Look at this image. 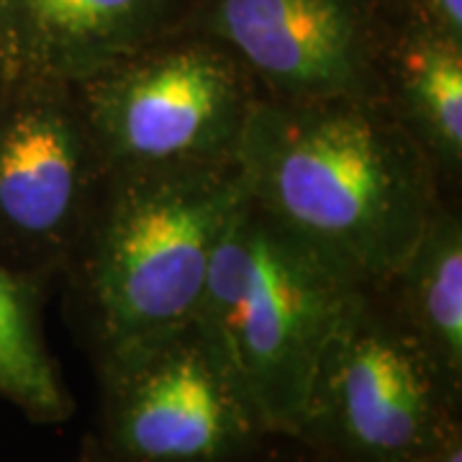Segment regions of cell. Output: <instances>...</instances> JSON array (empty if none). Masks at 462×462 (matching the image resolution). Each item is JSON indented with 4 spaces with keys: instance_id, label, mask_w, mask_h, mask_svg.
<instances>
[{
    "instance_id": "6da1fadb",
    "label": "cell",
    "mask_w": 462,
    "mask_h": 462,
    "mask_svg": "<svg viewBox=\"0 0 462 462\" xmlns=\"http://www.w3.org/2000/svg\"><path fill=\"white\" fill-rule=\"evenodd\" d=\"M236 165L264 214L360 288L393 275L439 203L437 170L388 98L257 96Z\"/></svg>"
},
{
    "instance_id": "7a4b0ae2",
    "label": "cell",
    "mask_w": 462,
    "mask_h": 462,
    "mask_svg": "<svg viewBox=\"0 0 462 462\" xmlns=\"http://www.w3.org/2000/svg\"><path fill=\"white\" fill-rule=\"evenodd\" d=\"M245 193L236 162L108 172L69 263L100 360L193 324Z\"/></svg>"
},
{
    "instance_id": "3957f363",
    "label": "cell",
    "mask_w": 462,
    "mask_h": 462,
    "mask_svg": "<svg viewBox=\"0 0 462 462\" xmlns=\"http://www.w3.org/2000/svg\"><path fill=\"white\" fill-rule=\"evenodd\" d=\"M357 288L245 193L193 324L267 434L298 437L321 349Z\"/></svg>"
},
{
    "instance_id": "277c9868",
    "label": "cell",
    "mask_w": 462,
    "mask_h": 462,
    "mask_svg": "<svg viewBox=\"0 0 462 462\" xmlns=\"http://www.w3.org/2000/svg\"><path fill=\"white\" fill-rule=\"evenodd\" d=\"M457 401L383 288H357L321 349L298 437L345 462H419L460 434Z\"/></svg>"
},
{
    "instance_id": "5b68a950",
    "label": "cell",
    "mask_w": 462,
    "mask_h": 462,
    "mask_svg": "<svg viewBox=\"0 0 462 462\" xmlns=\"http://www.w3.org/2000/svg\"><path fill=\"white\" fill-rule=\"evenodd\" d=\"M106 172L236 162L260 96L214 39L167 33L75 85Z\"/></svg>"
},
{
    "instance_id": "8992f818",
    "label": "cell",
    "mask_w": 462,
    "mask_h": 462,
    "mask_svg": "<svg viewBox=\"0 0 462 462\" xmlns=\"http://www.w3.org/2000/svg\"><path fill=\"white\" fill-rule=\"evenodd\" d=\"M106 178L75 85L5 80L0 90V263L32 282L69 267Z\"/></svg>"
},
{
    "instance_id": "52a82bcc",
    "label": "cell",
    "mask_w": 462,
    "mask_h": 462,
    "mask_svg": "<svg viewBox=\"0 0 462 462\" xmlns=\"http://www.w3.org/2000/svg\"><path fill=\"white\" fill-rule=\"evenodd\" d=\"M100 365L116 462H234L267 434L196 324Z\"/></svg>"
},
{
    "instance_id": "ba28073f",
    "label": "cell",
    "mask_w": 462,
    "mask_h": 462,
    "mask_svg": "<svg viewBox=\"0 0 462 462\" xmlns=\"http://www.w3.org/2000/svg\"><path fill=\"white\" fill-rule=\"evenodd\" d=\"M199 33L229 51L264 98H385L357 0H208Z\"/></svg>"
},
{
    "instance_id": "9c48e42d",
    "label": "cell",
    "mask_w": 462,
    "mask_h": 462,
    "mask_svg": "<svg viewBox=\"0 0 462 462\" xmlns=\"http://www.w3.org/2000/svg\"><path fill=\"white\" fill-rule=\"evenodd\" d=\"M185 0H0L8 80L80 85L172 33Z\"/></svg>"
},
{
    "instance_id": "30bf717a",
    "label": "cell",
    "mask_w": 462,
    "mask_h": 462,
    "mask_svg": "<svg viewBox=\"0 0 462 462\" xmlns=\"http://www.w3.org/2000/svg\"><path fill=\"white\" fill-rule=\"evenodd\" d=\"M434 363L462 385V221L437 203L419 239L380 285Z\"/></svg>"
},
{
    "instance_id": "8fae6325",
    "label": "cell",
    "mask_w": 462,
    "mask_h": 462,
    "mask_svg": "<svg viewBox=\"0 0 462 462\" xmlns=\"http://www.w3.org/2000/svg\"><path fill=\"white\" fill-rule=\"evenodd\" d=\"M385 98L437 175L462 170V42L413 21L398 39Z\"/></svg>"
},
{
    "instance_id": "7c38bea8",
    "label": "cell",
    "mask_w": 462,
    "mask_h": 462,
    "mask_svg": "<svg viewBox=\"0 0 462 462\" xmlns=\"http://www.w3.org/2000/svg\"><path fill=\"white\" fill-rule=\"evenodd\" d=\"M0 396L42 424L65 421L72 398L39 324L36 282L0 263Z\"/></svg>"
},
{
    "instance_id": "4fadbf2b",
    "label": "cell",
    "mask_w": 462,
    "mask_h": 462,
    "mask_svg": "<svg viewBox=\"0 0 462 462\" xmlns=\"http://www.w3.org/2000/svg\"><path fill=\"white\" fill-rule=\"evenodd\" d=\"M416 21L462 42V0H413Z\"/></svg>"
},
{
    "instance_id": "5bb4252c",
    "label": "cell",
    "mask_w": 462,
    "mask_h": 462,
    "mask_svg": "<svg viewBox=\"0 0 462 462\" xmlns=\"http://www.w3.org/2000/svg\"><path fill=\"white\" fill-rule=\"evenodd\" d=\"M419 462H462L460 434H455V437L439 447L437 452H431L430 457H424V460H419Z\"/></svg>"
},
{
    "instance_id": "9a60e30c",
    "label": "cell",
    "mask_w": 462,
    "mask_h": 462,
    "mask_svg": "<svg viewBox=\"0 0 462 462\" xmlns=\"http://www.w3.org/2000/svg\"><path fill=\"white\" fill-rule=\"evenodd\" d=\"M75 462H116V460L108 455V452H98V449H93V447H90V449H85L83 455H80Z\"/></svg>"
},
{
    "instance_id": "2e32d148",
    "label": "cell",
    "mask_w": 462,
    "mask_h": 462,
    "mask_svg": "<svg viewBox=\"0 0 462 462\" xmlns=\"http://www.w3.org/2000/svg\"><path fill=\"white\" fill-rule=\"evenodd\" d=\"M5 80H8V78H5V72H3V65H0V90H3V85H5Z\"/></svg>"
}]
</instances>
